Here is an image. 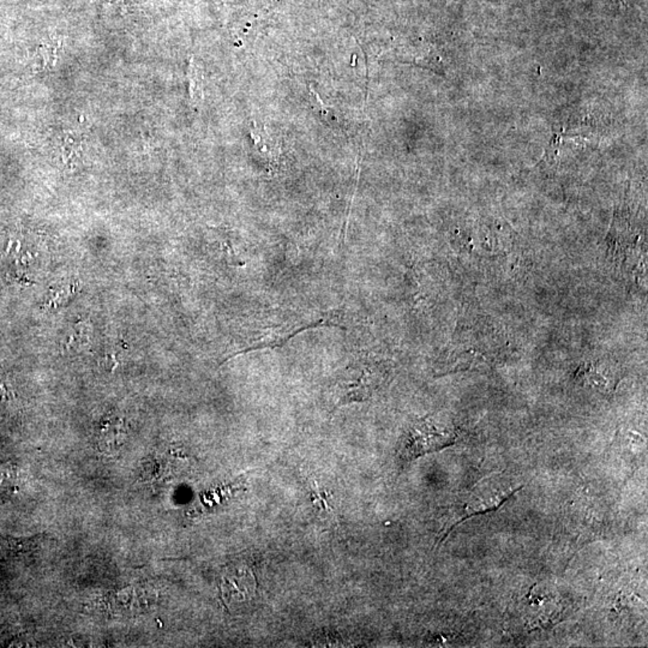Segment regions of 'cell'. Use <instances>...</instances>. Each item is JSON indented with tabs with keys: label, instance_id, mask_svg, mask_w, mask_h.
Instances as JSON below:
<instances>
[{
	"label": "cell",
	"instance_id": "obj_1",
	"mask_svg": "<svg viewBox=\"0 0 648 648\" xmlns=\"http://www.w3.org/2000/svg\"><path fill=\"white\" fill-rule=\"evenodd\" d=\"M457 440L453 425L426 417L413 423L407 431L402 450L408 457H418L452 446Z\"/></svg>",
	"mask_w": 648,
	"mask_h": 648
},
{
	"label": "cell",
	"instance_id": "obj_4",
	"mask_svg": "<svg viewBox=\"0 0 648 648\" xmlns=\"http://www.w3.org/2000/svg\"><path fill=\"white\" fill-rule=\"evenodd\" d=\"M187 77H189V92H190V98H192V102H195L196 104V102H199L201 99H202L203 89L202 75H201L199 66L195 64L194 59H192L190 65H189Z\"/></svg>",
	"mask_w": 648,
	"mask_h": 648
},
{
	"label": "cell",
	"instance_id": "obj_2",
	"mask_svg": "<svg viewBox=\"0 0 648 648\" xmlns=\"http://www.w3.org/2000/svg\"><path fill=\"white\" fill-rule=\"evenodd\" d=\"M519 489H521V486L512 489L509 485L500 486L495 485V484L485 485L484 483L479 484L478 489H474L473 491L467 493L455 505L452 519H450L449 524L446 526V533L441 541L448 536V533L457 524H460L461 521L473 517V515L498 509Z\"/></svg>",
	"mask_w": 648,
	"mask_h": 648
},
{
	"label": "cell",
	"instance_id": "obj_3",
	"mask_svg": "<svg viewBox=\"0 0 648 648\" xmlns=\"http://www.w3.org/2000/svg\"><path fill=\"white\" fill-rule=\"evenodd\" d=\"M61 156L68 167H73L82 156V139L72 132L65 134L61 146Z\"/></svg>",
	"mask_w": 648,
	"mask_h": 648
}]
</instances>
